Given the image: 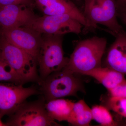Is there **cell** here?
Wrapping results in <instances>:
<instances>
[{
	"label": "cell",
	"mask_w": 126,
	"mask_h": 126,
	"mask_svg": "<svg viewBox=\"0 0 126 126\" xmlns=\"http://www.w3.org/2000/svg\"><path fill=\"white\" fill-rule=\"evenodd\" d=\"M35 6L44 15L68 14L78 20L85 28L87 22L83 13L69 0H34Z\"/></svg>",
	"instance_id": "obj_11"
},
{
	"label": "cell",
	"mask_w": 126,
	"mask_h": 126,
	"mask_svg": "<svg viewBox=\"0 0 126 126\" xmlns=\"http://www.w3.org/2000/svg\"><path fill=\"white\" fill-rule=\"evenodd\" d=\"M39 93L34 87L26 88L22 84L0 83V118L11 115L28 98Z\"/></svg>",
	"instance_id": "obj_8"
},
{
	"label": "cell",
	"mask_w": 126,
	"mask_h": 126,
	"mask_svg": "<svg viewBox=\"0 0 126 126\" xmlns=\"http://www.w3.org/2000/svg\"><path fill=\"white\" fill-rule=\"evenodd\" d=\"M82 25L68 14L36 16L24 27L40 34L64 35L66 34H78L82 32Z\"/></svg>",
	"instance_id": "obj_6"
},
{
	"label": "cell",
	"mask_w": 126,
	"mask_h": 126,
	"mask_svg": "<svg viewBox=\"0 0 126 126\" xmlns=\"http://www.w3.org/2000/svg\"><path fill=\"white\" fill-rule=\"evenodd\" d=\"M107 40L103 37L94 36L81 41L76 45L69 58L65 68L77 74L101 67Z\"/></svg>",
	"instance_id": "obj_1"
},
{
	"label": "cell",
	"mask_w": 126,
	"mask_h": 126,
	"mask_svg": "<svg viewBox=\"0 0 126 126\" xmlns=\"http://www.w3.org/2000/svg\"><path fill=\"white\" fill-rule=\"evenodd\" d=\"M75 103L68 99L58 98L47 102L45 107L48 115L52 120L67 121Z\"/></svg>",
	"instance_id": "obj_14"
},
{
	"label": "cell",
	"mask_w": 126,
	"mask_h": 126,
	"mask_svg": "<svg viewBox=\"0 0 126 126\" xmlns=\"http://www.w3.org/2000/svg\"><path fill=\"white\" fill-rule=\"evenodd\" d=\"M24 5L33 9L35 6L34 0H0V5Z\"/></svg>",
	"instance_id": "obj_20"
},
{
	"label": "cell",
	"mask_w": 126,
	"mask_h": 126,
	"mask_svg": "<svg viewBox=\"0 0 126 126\" xmlns=\"http://www.w3.org/2000/svg\"><path fill=\"white\" fill-rule=\"evenodd\" d=\"M106 107L126 119V98L110 97L106 102Z\"/></svg>",
	"instance_id": "obj_18"
},
{
	"label": "cell",
	"mask_w": 126,
	"mask_h": 126,
	"mask_svg": "<svg viewBox=\"0 0 126 126\" xmlns=\"http://www.w3.org/2000/svg\"><path fill=\"white\" fill-rule=\"evenodd\" d=\"M117 16L126 25V10L117 13Z\"/></svg>",
	"instance_id": "obj_22"
},
{
	"label": "cell",
	"mask_w": 126,
	"mask_h": 126,
	"mask_svg": "<svg viewBox=\"0 0 126 126\" xmlns=\"http://www.w3.org/2000/svg\"><path fill=\"white\" fill-rule=\"evenodd\" d=\"M45 99L22 103L11 115L7 126H60L48 115L44 102Z\"/></svg>",
	"instance_id": "obj_7"
},
{
	"label": "cell",
	"mask_w": 126,
	"mask_h": 126,
	"mask_svg": "<svg viewBox=\"0 0 126 126\" xmlns=\"http://www.w3.org/2000/svg\"><path fill=\"white\" fill-rule=\"evenodd\" d=\"M108 91L110 97L126 98V79Z\"/></svg>",
	"instance_id": "obj_19"
},
{
	"label": "cell",
	"mask_w": 126,
	"mask_h": 126,
	"mask_svg": "<svg viewBox=\"0 0 126 126\" xmlns=\"http://www.w3.org/2000/svg\"><path fill=\"white\" fill-rule=\"evenodd\" d=\"M0 51L8 64L27 82H40L37 61L33 56L9 43L2 36L0 40Z\"/></svg>",
	"instance_id": "obj_5"
},
{
	"label": "cell",
	"mask_w": 126,
	"mask_h": 126,
	"mask_svg": "<svg viewBox=\"0 0 126 126\" xmlns=\"http://www.w3.org/2000/svg\"><path fill=\"white\" fill-rule=\"evenodd\" d=\"M33 9L25 5H0V28L24 27L35 16Z\"/></svg>",
	"instance_id": "obj_10"
},
{
	"label": "cell",
	"mask_w": 126,
	"mask_h": 126,
	"mask_svg": "<svg viewBox=\"0 0 126 126\" xmlns=\"http://www.w3.org/2000/svg\"><path fill=\"white\" fill-rule=\"evenodd\" d=\"M93 119L92 109L84 101L80 100L75 103L67 121L72 126H88Z\"/></svg>",
	"instance_id": "obj_15"
},
{
	"label": "cell",
	"mask_w": 126,
	"mask_h": 126,
	"mask_svg": "<svg viewBox=\"0 0 126 126\" xmlns=\"http://www.w3.org/2000/svg\"><path fill=\"white\" fill-rule=\"evenodd\" d=\"M82 75L92 77L108 90L114 88L126 79L125 75L106 66L94 69Z\"/></svg>",
	"instance_id": "obj_13"
},
{
	"label": "cell",
	"mask_w": 126,
	"mask_h": 126,
	"mask_svg": "<svg viewBox=\"0 0 126 126\" xmlns=\"http://www.w3.org/2000/svg\"><path fill=\"white\" fill-rule=\"evenodd\" d=\"M92 109L93 119L102 126H118V123L113 119L109 110L101 105L93 106Z\"/></svg>",
	"instance_id": "obj_17"
},
{
	"label": "cell",
	"mask_w": 126,
	"mask_h": 126,
	"mask_svg": "<svg viewBox=\"0 0 126 126\" xmlns=\"http://www.w3.org/2000/svg\"><path fill=\"white\" fill-rule=\"evenodd\" d=\"M1 118H0V126H7L6 123H3L2 121H1Z\"/></svg>",
	"instance_id": "obj_23"
},
{
	"label": "cell",
	"mask_w": 126,
	"mask_h": 126,
	"mask_svg": "<svg viewBox=\"0 0 126 126\" xmlns=\"http://www.w3.org/2000/svg\"><path fill=\"white\" fill-rule=\"evenodd\" d=\"M73 72L64 68L53 72L39 82L40 90L47 102L68 96L77 97L85 92L82 81Z\"/></svg>",
	"instance_id": "obj_2"
},
{
	"label": "cell",
	"mask_w": 126,
	"mask_h": 126,
	"mask_svg": "<svg viewBox=\"0 0 126 126\" xmlns=\"http://www.w3.org/2000/svg\"><path fill=\"white\" fill-rule=\"evenodd\" d=\"M1 33L8 42L27 52L37 61L43 34L26 27L1 30Z\"/></svg>",
	"instance_id": "obj_9"
},
{
	"label": "cell",
	"mask_w": 126,
	"mask_h": 126,
	"mask_svg": "<svg viewBox=\"0 0 126 126\" xmlns=\"http://www.w3.org/2000/svg\"><path fill=\"white\" fill-rule=\"evenodd\" d=\"M106 67L126 75V33L116 36L106 60Z\"/></svg>",
	"instance_id": "obj_12"
},
{
	"label": "cell",
	"mask_w": 126,
	"mask_h": 126,
	"mask_svg": "<svg viewBox=\"0 0 126 126\" xmlns=\"http://www.w3.org/2000/svg\"><path fill=\"white\" fill-rule=\"evenodd\" d=\"M63 36L42 35V42L37 60L40 82L52 73L64 68L67 64L69 58L65 57L64 54Z\"/></svg>",
	"instance_id": "obj_3"
},
{
	"label": "cell",
	"mask_w": 126,
	"mask_h": 126,
	"mask_svg": "<svg viewBox=\"0 0 126 126\" xmlns=\"http://www.w3.org/2000/svg\"><path fill=\"white\" fill-rule=\"evenodd\" d=\"M83 13L86 29H95L97 25H101L115 37L126 33L118 21L116 0H85Z\"/></svg>",
	"instance_id": "obj_4"
},
{
	"label": "cell",
	"mask_w": 126,
	"mask_h": 126,
	"mask_svg": "<svg viewBox=\"0 0 126 126\" xmlns=\"http://www.w3.org/2000/svg\"><path fill=\"white\" fill-rule=\"evenodd\" d=\"M11 82L16 84L27 83L8 64L0 51V81Z\"/></svg>",
	"instance_id": "obj_16"
},
{
	"label": "cell",
	"mask_w": 126,
	"mask_h": 126,
	"mask_svg": "<svg viewBox=\"0 0 126 126\" xmlns=\"http://www.w3.org/2000/svg\"><path fill=\"white\" fill-rule=\"evenodd\" d=\"M117 13L126 10V0H116Z\"/></svg>",
	"instance_id": "obj_21"
}]
</instances>
